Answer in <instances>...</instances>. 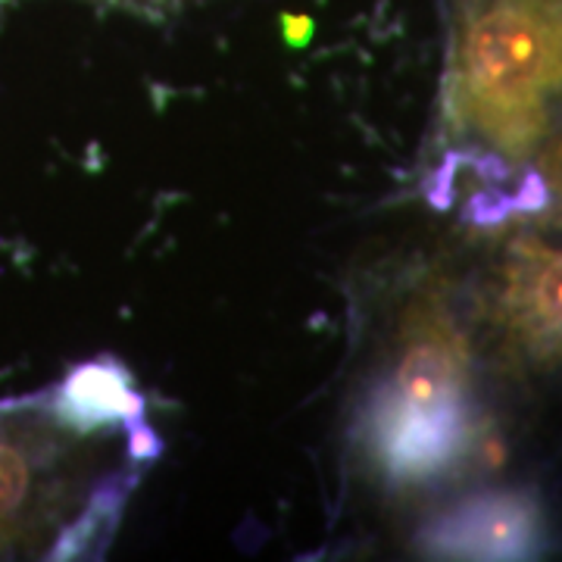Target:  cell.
<instances>
[{
	"mask_svg": "<svg viewBox=\"0 0 562 562\" xmlns=\"http://www.w3.org/2000/svg\"><path fill=\"white\" fill-rule=\"evenodd\" d=\"M562 94V0H469L453 106L462 128L509 160L528 157Z\"/></svg>",
	"mask_w": 562,
	"mask_h": 562,
	"instance_id": "obj_1",
	"label": "cell"
},
{
	"mask_svg": "<svg viewBox=\"0 0 562 562\" xmlns=\"http://www.w3.org/2000/svg\"><path fill=\"white\" fill-rule=\"evenodd\" d=\"M366 435L397 482H425L457 460L469 435L465 350L443 322L419 325L369 406Z\"/></svg>",
	"mask_w": 562,
	"mask_h": 562,
	"instance_id": "obj_2",
	"label": "cell"
},
{
	"mask_svg": "<svg viewBox=\"0 0 562 562\" xmlns=\"http://www.w3.org/2000/svg\"><path fill=\"white\" fill-rule=\"evenodd\" d=\"M501 316L525 357L562 366V247L543 241L509 247Z\"/></svg>",
	"mask_w": 562,
	"mask_h": 562,
	"instance_id": "obj_3",
	"label": "cell"
},
{
	"mask_svg": "<svg viewBox=\"0 0 562 562\" xmlns=\"http://www.w3.org/2000/svg\"><path fill=\"white\" fill-rule=\"evenodd\" d=\"M538 506L522 494H479L422 531V547L450 560H525L538 547Z\"/></svg>",
	"mask_w": 562,
	"mask_h": 562,
	"instance_id": "obj_4",
	"label": "cell"
},
{
	"mask_svg": "<svg viewBox=\"0 0 562 562\" xmlns=\"http://www.w3.org/2000/svg\"><path fill=\"white\" fill-rule=\"evenodd\" d=\"M60 416L76 428H101V425H128L144 422V403L132 384L128 369L116 360H94L79 366L60 387L57 401Z\"/></svg>",
	"mask_w": 562,
	"mask_h": 562,
	"instance_id": "obj_5",
	"label": "cell"
},
{
	"mask_svg": "<svg viewBox=\"0 0 562 562\" xmlns=\"http://www.w3.org/2000/svg\"><path fill=\"white\" fill-rule=\"evenodd\" d=\"M32 491V465L16 447L0 443V519L20 513Z\"/></svg>",
	"mask_w": 562,
	"mask_h": 562,
	"instance_id": "obj_6",
	"label": "cell"
},
{
	"mask_svg": "<svg viewBox=\"0 0 562 562\" xmlns=\"http://www.w3.org/2000/svg\"><path fill=\"white\" fill-rule=\"evenodd\" d=\"M543 172H547V181L553 188V194L562 201V138L550 147V154L543 157Z\"/></svg>",
	"mask_w": 562,
	"mask_h": 562,
	"instance_id": "obj_7",
	"label": "cell"
},
{
	"mask_svg": "<svg viewBox=\"0 0 562 562\" xmlns=\"http://www.w3.org/2000/svg\"><path fill=\"white\" fill-rule=\"evenodd\" d=\"M144 3H160V0H144Z\"/></svg>",
	"mask_w": 562,
	"mask_h": 562,
	"instance_id": "obj_8",
	"label": "cell"
}]
</instances>
